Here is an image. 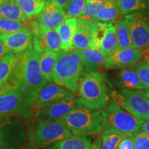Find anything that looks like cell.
<instances>
[{"mask_svg":"<svg viewBox=\"0 0 149 149\" xmlns=\"http://www.w3.org/2000/svg\"><path fill=\"white\" fill-rule=\"evenodd\" d=\"M40 56V53L35 51L33 45L17 54L16 63L12 73L1 91L10 88L21 89L33 104L38 93L48 82L41 73Z\"/></svg>","mask_w":149,"mask_h":149,"instance_id":"cell-1","label":"cell"},{"mask_svg":"<svg viewBox=\"0 0 149 149\" xmlns=\"http://www.w3.org/2000/svg\"><path fill=\"white\" fill-rule=\"evenodd\" d=\"M85 64L78 50L59 52L53 72L56 84L77 93L79 80L85 74Z\"/></svg>","mask_w":149,"mask_h":149,"instance_id":"cell-2","label":"cell"},{"mask_svg":"<svg viewBox=\"0 0 149 149\" xmlns=\"http://www.w3.org/2000/svg\"><path fill=\"white\" fill-rule=\"evenodd\" d=\"M77 92L80 104L90 111L103 109L109 102L104 77L97 70L84 74L79 80Z\"/></svg>","mask_w":149,"mask_h":149,"instance_id":"cell-3","label":"cell"},{"mask_svg":"<svg viewBox=\"0 0 149 149\" xmlns=\"http://www.w3.org/2000/svg\"><path fill=\"white\" fill-rule=\"evenodd\" d=\"M72 134L60 120H40L30 128L26 149H42L69 137Z\"/></svg>","mask_w":149,"mask_h":149,"instance_id":"cell-4","label":"cell"},{"mask_svg":"<svg viewBox=\"0 0 149 149\" xmlns=\"http://www.w3.org/2000/svg\"><path fill=\"white\" fill-rule=\"evenodd\" d=\"M59 120L73 135H98L103 129L102 109L90 111L81 106Z\"/></svg>","mask_w":149,"mask_h":149,"instance_id":"cell-5","label":"cell"},{"mask_svg":"<svg viewBox=\"0 0 149 149\" xmlns=\"http://www.w3.org/2000/svg\"><path fill=\"white\" fill-rule=\"evenodd\" d=\"M102 111L103 129L111 128L124 135H134L140 129L144 123L124 111L113 101L102 109Z\"/></svg>","mask_w":149,"mask_h":149,"instance_id":"cell-6","label":"cell"},{"mask_svg":"<svg viewBox=\"0 0 149 149\" xmlns=\"http://www.w3.org/2000/svg\"><path fill=\"white\" fill-rule=\"evenodd\" d=\"M113 102L138 120L145 122L149 119V99L139 91L122 88L111 92Z\"/></svg>","mask_w":149,"mask_h":149,"instance_id":"cell-7","label":"cell"},{"mask_svg":"<svg viewBox=\"0 0 149 149\" xmlns=\"http://www.w3.org/2000/svg\"><path fill=\"white\" fill-rule=\"evenodd\" d=\"M32 112V102L21 89L10 88L0 91V116L19 115L29 117Z\"/></svg>","mask_w":149,"mask_h":149,"instance_id":"cell-8","label":"cell"},{"mask_svg":"<svg viewBox=\"0 0 149 149\" xmlns=\"http://www.w3.org/2000/svg\"><path fill=\"white\" fill-rule=\"evenodd\" d=\"M26 141V133L19 120L0 116V149L20 148Z\"/></svg>","mask_w":149,"mask_h":149,"instance_id":"cell-9","label":"cell"},{"mask_svg":"<svg viewBox=\"0 0 149 149\" xmlns=\"http://www.w3.org/2000/svg\"><path fill=\"white\" fill-rule=\"evenodd\" d=\"M67 18L64 9L49 1H46L36 19L30 24L29 29L33 34L40 30L55 29Z\"/></svg>","mask_w":149,"mask_h":149,"instance_id":"cell-10","label":"cell"},{"mask_svg":"<svg viewBox=\"0 0 149 149\" xmlns=\"http://www.w3.org/2000/svg\"><path fill=\"white\" fill-rule=\"evenodd\" d=\"M91 47L96 48L107 56L118 48L115 23L94 22Z\"/></svg>","mask_w":149,"mask_h":149,"instance_id":"cell-11","label":"cell"},{"mask_svg":"<svg viewBox=\"0 0 149 149\" xmlns=\"http://www.w3.org/2000/svg\"><path fill=\"white\" fill-rule=\"evenodd\" d=\"M127 19L134 48L141 51L149 47V12L124 15Z\"/></svg>","mask_w":149,"mask_h":149,"instance_id":"cell-12","label":"cell"},{"mask_svg":"<svg viewBox=\"0 0 149 149\" xmlns=\"http://www.w3.org/2000/svg\"><path fill=\"white\" fill-rule=\"evenodd\" d=\"M74 93L58 84H46L38 93L33 104V112L57 102L70 100Z\"/></svg>","mask_w":149,"mask_h":149,"instance_id":"cell-13","label":"cell"},{"mask_svg":"<svg viewBox=\"0 0 149 149\" xmlns=\"http://www.w3.org/2000/svg\"><path fill=\"white\" fill-rule=\"evenodd\" d=\"M142 51L136 48H117L107 56L102 64L106 69H119L132 66L142 58Z\"/></svg>","mask_w":149,"mask_h":149,"instance_id":"cell-14","label":"cell"},{"mask_svg":"<svg viewBox=\"0 0 149 149\" xmlns=\"http://www.w3.org/2000/svg\"><path fill=\"white\" fill-rule=\"evenodd\" d=\"M33 35L29 28L9 34H0V40L7 53H22L33 45Z\"/></svg>","mask_w":149,"mask_h":149,"instance_id":"cell-15","label":"cell"},{"mask_svg":"<svg viewBox=\"0 0 149 149\" xmlns=\"http://www.w3.org/2000/svg\"><path fill=\"white\" fill-rule=\"evenodd\" d=\"M81 104L77 97L57 102L42 109L36 110L34 116L37 120H57L66 116L72 110L81 107Z\"/></svg>","mask_w":149,"mask_h":149,"instance_id":"cell-16","label":"cell"},{"mask_svg":"<svg viewBox=\"0 0 149 149\" xmlns=\"http://www.w3.org/2000/svg\"><path fill=\"white\" fill-rule=\"evenodd\" d=\"M33 35V47L40 54L45 51H62L60 37L55 29L40 30Z\"/></svg>","mask_w":149,"mask_h":149,"instance_id":"cell-17","label":"cell"},{"mask_svg":"<svg viewBox=\"0 0 149 149\" xmlns=\"http://www.w3.org/2000/svg\"><path fill=\"white\" fill-rule=\"evenodd\" d=\"M94 22L86 19H77V27L72 37V48L81 51L91 47L92 30Z\"/></svg>","mask_w":149,"mask_h":149,"instance_id":"cell-18","label":"cell"},{"mask_svg":"<svg viewBox=\"0 0 149 149\" xmlns=\"http://www.w3.org/2000/svg\"><path fill=\"white\" fill-rule=\"evenodd\" d=\"M79 51L85 64V74L97 70L107 57L106 54L96 48L89 47Z\"/></svg>","mask_w":149,"mask_h":149,"instance_id":"cell-19","label":"cell"},{"mask_svg":"<svg viewBox=\"0 0 149 149\" xmlns=\"http://www.w3.org/2000/svg\"><path fill=\"white\" fill-rule=\"evenodd\" d=\"M92 142L88 135H72L43 149H88Z\"/></svg>","mask_w":149,"mask_h":149,"instance_id":"cell-20","label":"cell"},{"mask_svg":"<svg viewBox=\"0 0 149 149\" xmlns=\"http://www.w3.org/2000/svg\"><path fill=\"white\" fill-rule=\"evenodd\" d=\"M77 27V19L67 17L63 23L55 29L58 33L62 45L63 51L72 49V37Z\"/></svg>","mask_w":149,"mask_h":149,"instance_id":"cell-21","label":"cell"},{"mask_svg":"<svg viewBox=\"0 0 149 149\" xmlns=\"http://www.w3.org/2000/svg\"><path fill=\"white\" fill-rule=\"evenodd\" d=\"M118 48H134L130 36L129 24L125 16H122L115 22Z\"/></svg>","mask_w":149,"mask_h":149,"instance_id":"cell-22","label":"cell"},{"mask_svg":"<svg viewBox=\"0 0 149 149\" xmlns=\"http://www.w3.org/2000/svg\"><path fill=\"white\" fill-rule=\"evenodd\" d=\"M122 17L116 0H108L103 8L96 15L94 21L103 23H115Z\"/></svg>","mask_w":149,"mask_h":149,"instance_id":"cell-23","label":"cell"},{"mask_svg":"<svg viewBox=\"0 0 149 149\" xmlns=\"http://www.w3.org/2000/svg\"><path fill=\"white\" fill-rule=\"evenodd\" d=\"M122 16L149 12V0H116Z\"/></svg>","mask_w":149,"mask_h":149,"instance_id":"cell-24","label":"cell"},{"mask_svg":"<svg viewBox=\"0 0 149 149\" xmlns=\"http://www.w3.org/2000/svg\"><path fill=\"white\" fill-rule=\"evenodd\" d=\"M57 55L58 53L51 51H45L40 54V69L42 76L48 82L53 81V72Z\"/></svg>","mask_w":149,"mask_h":149,"instance_id":"cell-25","label":"cell"},{"mask_svg":"<svg viewBox=\"0 0 149 149\" xmlns=\"http://www.w3.org/2000/svg\"><path fill=\"white\" fill-rule=\"evenodd\" d=\"M119 81L123 88L128 90H144V86L141 83L135 70L122 68L119 73Z\"/></svg>","mask_w":149,"mask_h":149,"instance_id":"cell-26","label":"cell"},{"mask_svg":"<svg viewBox=\"0 0 149 149\" xmlns=\"http://www.w3.org/2000/svg\"><path fill=\"white\" fill-rule=\"evenodd\" d=\"M0 18L24 22L27 18L15 0H8L0 6Z\"/></svg>","mask_w":149,"mask_h":149,"instance_id":"cell-27","label":"cell"},{"mask_svg":"<svg viewBox=\"0 0 149 149\" xmlns=\"http://www.w3.org/2000/svg\"><path fill=\"white\" fill-rule=\"evenodd\" d=\"M16 63V55L8 53L0 60V91L7 83Z\"/></svg>","mask_w":149,"mask_h":149,"instance_id":"cell-28","label":"cell"},{"mask_svg":"<svg viewBox=\"0 0 149 149\" xmlns=\"http://www.w3.org/2000/svg\"><path fill=\"white\" fill-rule=\"evenodd\" d=\"M142 58L137 64L131 66L135 70L145 88H149V53L148 48L142 51Z\"/></svg>","mask_w":149,"mask_h":149,"instance_id":"cell-29","label":"cell"},{"mask_svg":"<svg viewBox=\"0 0 149 149\" xmlns=\"http://www.w3.org/2000/svg\"><path fill=\"white\" fill-rule=\"evenodd\" d=\"M23 11L27 20L36 17L42 10L46 0H15Z\"/></svg>","mask_w":149,"mask_h":149,"instance_id":"cell-30","label":"cell"},{"mask_svg":"<svg viewBox=\"0 0 149 149\" xmlns=\"http://www.w3.org/2000/svg\"><path fill=\"white\" fill-rule=\"evenodd\" d=\"M124 135L111 128H105L102 131L100 149H118V145Z\"/></svg>","mask_w":149,"mask_h":149,"instance_id":"cell-31","label":"cell"},{"mask_svg":"<svg viewBox=\"0 0 149 149\" xmlns=\"http://www.w3.org/2000/svg\"><path fill=\"white\" fill-rule=\"evenodd\" d=\"M23 22L0 18V34H9L27 29Z\"/></svg>","mask_w":149,"mask_h":149,"instance_id":"cell-32","label":"cell"},{"mask_svg":"<svg viewBox=\"0 0 149 149\" xmlns=\"http://www.w3.org/2000/svg\"><path fill=\"white\" fill-rule=\"evenodd\" d=\"M104 2H95V1H86L84 5L81 13L79 18L93 20L95 17L96 15L105 5Z\"/></svg>","mask_w":149,"mask_h":149,"instance_id":"cell-33","label":"cell"},{"mask_svg":"<svg viewBox=\"0 0 149 149\" xmlns=\"http://www.w3.org/2000/svg\"><path fill=\"white\" fill-rule=\"evenodd\" d=\"M86 1V0H70L65 9L67 17L79 18Z\"/></svg>","mask_w":149,"mask_h":149,"instance_id":"cell-34","label":"cell"},{"mask_svg":"<svg viewBox=\"0 0 149 149\" xmlns=\"http://www.w3.org/2000/svg\"><path fill=\"white\" fill-rule=\"evenodd\" d=\"M133 149H149V137L142 130L134 134Z\"/></svg>","mask_w":149,"mask_h":149,"instance_id":"cell-35","label":"cell"},{"mask_svg":"<svg viewBox=\"0 0 149 149\" xmlns=\"http://www.w3.org/2000/svg\"><path fill=\"white\" fill-rule=\"evenodd\" d=\"M134 135H124L118 145V149H133Z\"/></svg>","mask_w":149,"mask_h":149,"instance_id":"cell-36","label":"cell"},{"mask_svg":"<svg viewBox=\"0 0 149 149\" xmlns=\"http://www.w3.org/2000/svg\"><path fill=\"white\" fill-rule=\"evenodd\" d=\"M46 1H51V2L54 3L55 4L58 6L65 10L70 0H46Z\"/></svg>","mask_w":149,"mask_h":149,"instance_id":"cell-37","label":"cell"},{"mask_svg":"<svg viewBox=\"0 0 149 149\" xmlns=\"http://www.w3.org/2000/svg\"><path fill=\"white\" fill-rule=\"evenodd\" d=\"M140 129L142 130L143 131H144V133L149 137V119L148 120H146L144 123H143V124L141 126Z\"/></svg>","mask_w":149,"mask_h":149,"instance_id":"cell-38","label":"cell"},{"mask_svg":"<svg viewBox=\"0 0 149 149\" xmlns=\"http://www.w3.org/2000/svg\"><path fill=\"white\" fill-rule=\"evenodd\" d=\"M100 146H101V139H97L93 141L88 149H100Z\"/></svg>","mask_w":149,"mask_h":149,"instance_id":"cell-39","label":"cell"},{"mask_svg":"<svg viewBox=\"0 0 149 149\" xmlns=\"http://www.w3.org/2000/svg\"><path fill=\"white\" fill-rule=\"evenodd\" d=\"M8 53H6V51L4 46H3V44L1 42V41L0 40V60L2 59Z\"/></svg>","mask_w":149,"mask_h":149,"instance_id":"cell-40","label":"cell"},{"mask_svg":"<svg viewBox=\"0 0 149 149\" xmlns=\"http://www.w3.org/2000/svg\"><path fill=\"white\" fill-rule=\"evenodd\" d=\"M87 1H95V2H104L108 0H86Z\"/></svg>","mask_w":149,"mask_h":149,"instance_id":"cell-41","label":"cell"},{"mask_svg":"<svg viewBox=\"0 0 149 149\" xmlns=\"http://www.w3.org/2000/svg\"><path fill=\"white\" fill-rule=\"evenodd\" d=\"M8 0H0V6L2 5L3 3H4L6 1H7Z\"/></svg>","mask_w":149,"mask_h":149,"instance_id":"cell-42","label":"cell"},{"mask_svg":"<svg viewBox=\"0 0 149 149\" xmlns=\"http://www.w3.org/2000/svg\"><path fill=\"white\" fill-rule=\"evenodd\" d=\"M148 53H149V47L148 48Z\"/></svg>","mask_w":149,"mask_h":149,"instance_id":"cell-43","label":"cell"},{"mask_svg":"<svg viewBox=\"0 0 149 149\" xmlns=\"http://www.w3.org/2000/svg\"><path fill=\"white\" fill-rule=\"evenodd\" d=\"M18 149H19V148H18Z\"/></svg>","mask_w":149,"mask_h":149,"instance_id":"cell-44","label":"cell"}]
</instances>
